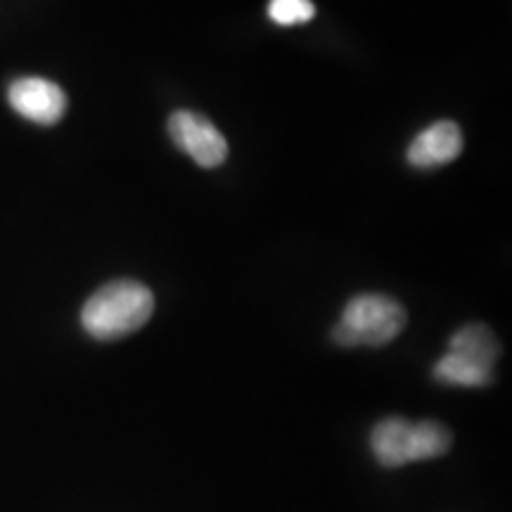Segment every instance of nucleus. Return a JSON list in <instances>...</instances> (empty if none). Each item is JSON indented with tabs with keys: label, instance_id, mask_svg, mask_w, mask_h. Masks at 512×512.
<instances>
[{
	"label": "nucleus",
	"instance_id": "obj_3",
	"mask_svg": "<svg viewBox=\"0 0 512 512\" xmlns=\"http://www.w3.org/2000/svg\"><path fill=\"white\" fill-rule=\"evenodd\" d=\"M408 313L387 294H358L344 306L332 339L342 347H382L406 328Z\"/></svg>",
	"mask_w": 512,
	"mask_h": 512
},
{
	"label": "nucleus",
	"instance_id": "obj_2",
	"mask_svg": "<svg viewBox=\"0 0 512 512\" xmlns=\"http://www.w3.org/2000/svg\"><path fill=\"white\" fill-rule=\"evenodd\" d=\"M370 448L382 467H403L444 456L451 448V432L437 420L408 422L387 418L375 425Z\"/></svg>",
	"mask_w": 512,
	"mask_h": 512
},
{
	"label": "nucleus",
	"instance_id": "obj_1",
	"mask_svg": "<svg viewBox=\"0 0 512 512\" xmlns=\"http://www.w3.org/2000/svg\"><path fill=\"white\" fill-rule=\"evenodd\" d=\"M155 313V294L131 278L112 280L83 304L81 325L93 339L112 342L143 328Z\"/></svg>",
	"mask_w": 512,
	"mask_h": 512
},
{
	"label": "nucleus",
	"instance_id": "obj_8",
	"mask_svg": "<svg viewBox=\"0 0 512 512\" xmlns=\"http://www.w3.org/2000/svg\"><path fill=\"white\" fill-rule=\"evenodd\" d=\"M434 377L444 384H453V387H486V384L494 380V370L448 351L434 366Z\"/></svg>",
	"mask_w": 512,
	"mask_h": 512
},
{
	"label": "nucleus",
	"instance_id": "obj_7",
	"mask_svg": "<svg viewBox=\"0 0 512 512\" xmlns=\"http://www.w3.org/2000/svg\"><path fill=\"white\" fill-rule=\"evenodd\" d=\"M448 351L451 354L465 356L470 361L479 363V366L494 370L496 361L501 358V342H498L494 332H491L486 325L472 323L460 328L456 335L448 342Z\"/></svg>",
	"mask_w": 512,
	"mask_h": 512
},
{
	"label": "nucleus",
	"instance_id": "obj_9",
	"mask_svg": "<svg viewBox=\"0 0 512 512\" xmlns=\"http://www.w3.org/2000/svg\"><path fill=\"white\" fill-rule=\"evenodd\" d=\"M268 17L280 27H294V24L311 22L316 17V5L311 0H271Z\"/></svg>",
	"mask_w": 512,
	"mask_h": 512
},
{
	"label": "nucleus",
	"instance_id": "obj_5",
	"mask_svg": "<svg viewBox=\"0 0 512 512\" xmlns=\"http://www.w3.org/2000/svg\"><path fill=\"white\" fill-rule=\"evenodd\" d=\"M10 107L19 117L41 126H53L67 112V95L57 83L38 76L17 79L8 88Z\"/></svg>",
	"mask_w": 512,
	"mask_h": 512
},
{
	"label": "nucleus",
	"instance_id": "obj_6",
	"mask_svg": "<svg viewBox=\"0 0 512 512\" xmlns=\"http://www.w3.org/2000/svg\"><path fill=\"white\" fill-rule=\"evenodd\" d=\"M463 152V133L456 121H437L413 138L406 157L415 169H434L453 162Z\"/></svg>",
	"mask_w": 512,
	"mask_h": 512
},
{
	"label": "nucleus",
	"instance_id": "obj_4",
	"mask_svg": "<svg viewBox=\"0 0 512 512\" xmlns=\"http://www.w3.org/2000/svg\"><path fill=\"white\" fill-rule=\"evenodd\" d=\"M169 136L178 150H183L192 162L214 169L228 157V143L223 133L207 117L190 110H178L169 117Z\"/></svg>",
	"mask_w": 512,
	"mask_h": 512
}]
</instances>
